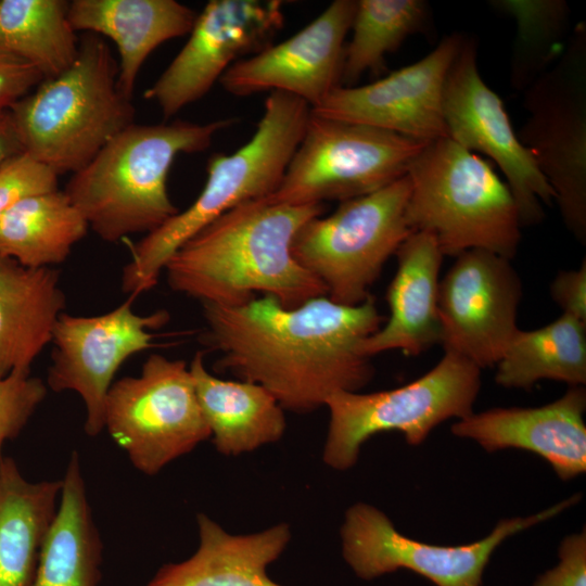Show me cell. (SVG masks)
I'll use <instances>...</instances> for the list:
<instances>
[{
    "label": "cell",
    "mask_w": 586,
    "mask_h": 586,
    "mask_svg": "<svg viewBox=\"0 0 586 586\" xmlns=\"http://www.w3.org/2000/svg\"><path fill=\"white\" fill-rule=\"evenodd\" d=\"M408 175L362 196L340 202L330 215L306 221L292 241L295 260L335 303L355 306L370 296L387 259L412 232L406 209Z\"/></svg>",
    "instance_id": "7"
},
{
    "label": "cell",
    "mask_w": 586,
    "mask_h": 586,
    "mask_svg": "<svg viewBox=\"0 0 586 586\" xmlns=\"http://www.w3.org/2000/svg\"><path fill=\"white\" fill-rule=\"evenodd\" d=\"M464 37L446 36L424 58L364 86H339L310 109L321 117L362 124L422 142L447 138L443 88Z\"/></svg>",
    "instance_id": "17"
},
{
    "label": "cell",
    "mask_w": 586,
    "mask_h": 586,
    "mask_svg": "<svg viewBox=\"0 0 586 586\" xmlns=\"http://www.w3.org/2000/svg\"><path fill=\"white\" fill-rule=\"evenodd\" d=\"M280 0H211L179 53L146 89L167 119L202 99L238 61L271 44L283 27Z\"/></svg>",
    "instance_id": "14"
},
{
    "label": "cell",
    "mask_w": 586,
    "mask_h": 586,
    "mask_svg": "<svg viewBox=\"0 0 586 586\" xmlns=\"http://www.w3.org/2000/svg\"><path fill=\"white\" fill-rule=\"evenodd\" d=\"M550 294L562 314L586 322V262L574 270L560 271L550 285Z\"/></svg>",
    "instance_id": "36"
},
{
    "label": "cell",
    "mask_w": 586,
    "mask_h": 586,
    "mask_svg": "<svg viewBox=\"0 0 586 586\" xmlns=\"http://www.w3.org/2000/svg\"><path fill=\"white\" fill-rule=\"evenodd\" d=\"M480 387L481 369L445 353L429 372L404 386L364 394L336 392L324 403L330 421L323 460L333 469H349L361 445L387 431H399L408 444L419 445L443 421L470 416Z\"/></svg>",
    "instance_id": "8"
},
{
    "label": "cell",
    "mask_w": 586,
    "mask_h": 586,
    "mask_svg": "<svg viewBox=\"0 0 586 586\" xmlns=\"http://www.w3.org/2000/svg\"><path fill=\"white\" fill-rule=\"evenodd\" d=\"M59 190V175L26 153L0 165V217L22 200Z\"/></svg>",
    "instance_id": "33"
},
{
    "label": "cell",
    "mask_w": 586,
    "mask_h": 586,
    "mask_svg": "<svg viewBox=\"0 0 586 586\" xmlns=\"http://www.w3.org/2000/svg\"><path fill=\"white\" fill-rule=\"evenodd\" d=\"M198 526L196 551L184 561L164 564L148 586H282L268 576L267 568L290 540L286 524L232 535L200 513Z\"/></svg>",
    "instance_id": "22"
},
{
    "label": "cell",
    "mask_w": 586,
    "mask_h": 586,
    "mask_svg": "<svg viewBox=\"0 0 586 586\" xmlns=\"http://www.w3.org/2000/svg\"><path fill=\"white\" fill-rule=\"evenodd\" d=\"M397 268L386 294L390 316L362 344L372 357L400 349L417 356L440 344V270L444 255L433 235L411 232L395 253Z\"/></svg>",
    "instance_id": "20"
},
{
    "label": "cell",
    "mask_w": 586,
    "mask_h": 586,
    "mask_svg": "<svg viewBox=\"0 0 586 586\" xmlns=\"http://www.w3.org/2000/svg\"><path fill=\"white\" fill-rule=\"evenodd\" d=\"M406 217L433 235L443 255L482 249L512 259L521 241L508 184L477 154L449 138L428 142L411 162Z\"/></svg>",
    "instance_id": "6"
},
{
    "label": "cell",
    "mask_w": 586,
    "mask_h": 586,
    "mask_svg": "<svg viewBox=\"0 0 586 586\" xmlns=\"http://www.w3.org/2000/svg\"><path fill=\"white\" fill-rule=\"evenodd\" d=\"M22 152L9 110L0 112V165Z\"/></svg>",
    "instance_id": "37"
},
{
    "label": "cell",
    "mask_w": 586,
    "mask_h": 586,
    "mask_svg": "<svg viewBox=\"0 0 586 586\" xmlns=\"http://www.w3.org/2000/svg\"><path fill=\"white\" fill-rule=\"evenodd\" d=\"M42 80L31 65L0 48V112L9 110Z\"/></svg>",
    "instance_id": "35"
},
{
    "label": "cell",
    "mask_w": 586,
    "mask_h": 586,
    "mask_svg": "<svg viewBox=\"0 0 586 586\" xmlns=\"http://www.w3.org/2000/svg\"><path fill=\"white\" fill-rule=\"evenodd\" d=\"M237 122L133 123L73 174L64 192L103 241L149 234L178 213L167 191L176 156L205 151L216 133Z\"/></svg>",
    "instance_id": "3"
},
{
    "label": "cell",
    "mask_w": 586,
    "mask_h": 586,
    "mask_svg": "<svg viewBox=\"0 0 586 586\" xmlns=\"http://www.w3.org/2000/svg\"><path fill=\"white\" fill-rule=\"evenodd\" d=\"M443 116L447 138L494 161L515 201L521 226L543 220L555 194L514 132L502 100L482 79L474 39L464 38L445 78Z\"/></svg>",
    "instance_id": "13"
},
{
    "label": "cell",
    "mask_w": 586,
    "mask_h": 586,
    "mask_svg": "<svg viewBox=\"0 0 586 586\" xmlns=\"http://www.w3.org/2000/svg\"><path fill=\"white\" fill-rule=\"evenodd\" d=\"M585 410V388L570 386L559 399L540 407L472 412L454 423L451 432L487 451H532L548 461L560 479L570 480L586 470Z\"/></svg>",
    "instance_id": "19"
},
{
    "label": "cell",
    "mask_w": 586,
    "mask_h": 586,
    "mask_svg": "<svg viewBox=\"0 0 586 586\" xmlns=\"http://www.w3.org/2000/svg\"><path fill=\"white\" fill-rule=\"evenodd\" d=\"M89 225L64 191L26 198L0 217V255L24 267L63 263Z\"/></svg>",
    "instance_id": "27"
},
{
    "label": "cell",
    "mask_w": 586,
    "mask_h": 586,
    "mask_svg": "<svg viewBox=\"0 0 586 586\" xmlns=\"http://www.w3.org/2000/svg\"><path fill=\"white\" fill-rule=\"evenodd\" d=\"M104 429L150 476L211 437L189 366L161 354H151L139 375L112 384Z\"/></svg>",
    "instance_id": "11"
},
{
    "label": "cell",
    "mask_w": 586,
    "mask_h": 586,
    "mask_svg": "<svg viewBox=\"0 0 586 586\" xmlns=\"http://www.w3.org/2000/svg\"><path fill=\"white\" fill-rule=\"evenodd\" d=\"M61 487L29 481L13 458H0V586H31Z\"/></svg>",
    "instance_id": "26"
},
{
    "label": "cell",
    "mask_w": 586,
    "mask_h": 586,
    "mask_svg": "<svg viewBox=\"0 0 586 586\" xmlns=\"http://www.w3.org/2000/svg\"><path fill=\"white\" fill-rule=\"evenodd\" d=\"M323 204L291 205L268 198L240 204L186 241L164 267L174 291L201 305L233 307L262 295L293 308L327 295L293 257L297 230Z\"/></svg>",
    "instance_id": "2"
},
{
    "label": "cell",
    "mask_w": 586,
    "mask_h": 586,
    "mask_svg": "<svg viewBox=\"0 0 586 586\" xmlns=\"http://www.w3.org/2000/svg\"><path fill=\"white\" fill-rule=\"evenodd\" d=\"M440 280V344L480 369L495 366L519 330L522 282L511 259L472 249Z\"/></svg>",
    "instance_id": "15"
},
{
    "label": "cell",
    "mask_w": 586,
    "mask_h": 586,
    "mask_svg": "<svg viewBox=\"0 0 586 586\" xmlns=\"http://www.w3.org/2000/svg\"><path fill=\"white\" fill-rule=\"evenodd\" d=\"M202 308L201 341L219 354L214 369L259 384L284 410L310 412L336 392H358L373 375L361 351L382 324L373 296L348 306L323 295L286 308L262 295Z\"/></svg>",
    "instance_id": "1"
},
{
    "label": "cell",
    "mask_w": 586,
    "mask_h": 586,
    "mask_svg": "<svg viewBox=\"0 0 586 586\" xmlns=\"http://www.w3.org/2000/svg\"><path fill=\"white\" fill-rule=\"evenodd\" d=\"M47 393V384L30 372L0 378V458L4 444L21 434Z\"/></svg>",
    "instance_id": "32"
},
{
    "label": "cell",
    "mask_w": 586,
    "mask_h": 586,
    "mask_svg": "<svg viewBox=\"0 0 586 586\" xmlns=\"http://www.w3.org/2000/svg\"><path fill=\"white\" fill-rule=\"evenodd\" d=\"M61 481L58 509L42 543L31 586H98L103 546L76 451Z\"/></svg>",
    "instance_id": "25"
},
{
    "label": "cell",
    "mask_w": 586,
    "mask_h": 586,
    "mask_svg": "<svg viewBox=\"0 0 586 586\" xmlns=\"http://www.w3.org/2000/svg\"><path fill=\"white\" fill-rule=\"evenodd\" d=\"M493 5L517 21L510 82L524 92L563 53L569 7L563 0H500Z\"/></svg>",
    "instance_id": "31"
},
{
    "label": "cell",
    "mask_w": 586,
    "mask_h": 586,
    "mask_svg": "<svg viewBox=\"0 0 586 586\" xmlns=\"http://www.w3.org/2000/svg\"><path fill=\"white\" fill-rule=\"evenodd\" d=\"M428 17L429 7L422 0H358L344 49L341 86L351 87L367 72H382L386 54L422 30Z\"/></svg>",
    "instance_id": "30"
},
{
    "label": "cell",
    "mask_w": 586,
    "mask_h": 586,
    "mask_svg": "<svg viewBox=\"0 0 586 586\" xmlns=\"http://www.w3.org/2000/svg\"><path fill=\"white\" fill-rule=\"evenodd\" d=\"M356 4L333 1L292 37L234 63L219 82L238 97L284 92L310 109L319 105L341 86L345 39Z\"/></svg>",
    "instance_id": "18"
},
{
    "label": "cell",
    "mask_w": 586,
    "mask_h": 586,
    "mask_svg": "<svg viewBox=\"0 0 586 586\" xmlns=\"http://www.w3.org/2000/svg\"><path fill=\"white\" fill-rule=\"evenodd\" d=\"M395 132L310 111L278 189L268 199L291 205L347 201L405 176L425 145Z\"/></svg>",
    "instance_id": "10"
},
{
    "label": "cell",
    "mask_w": 586,
    "mask_h": 586,
    "mask_svg": "<svg viewBox=\"0 0 586 586\" xmlns=\"http://www.w3.org/2000/svg\"><path fill=\"white\" fill-rule=\"evenodd\" d=\"M118 65L106 42L86 33L75 62L42 80L10 109L23 153L56 175L82 169L136 110L117 86Z\"/></svg>",
    "instance_id": "5"
},
{
    "label": "cell",
    "mask_w": 586,
    "mask_h": 586,
    "mask_svg": "<svg viewBox=\"0 0 586 586\" xmlns=\"http://www.w3.org/2000/svg\"><path fill=\"white\" fill-rule=\"evenodd\" d=\"M559 557V564L538 576L534 586H586L585 530L562 540Z\"/></svg>",
    "instance_id": "34"
},
{
    "label": "cell",
    "mask_w": 586,
    "mask_h": 586,
    "mask_svg": "<svg viewBox=\"0 0 586 586\" xmlns=\"http://www.w3.org/2000/svg\"><path fill=\"white\" fill-rule=\"evenodd\" d=\"M310 106L284 92H270L253 137L232 154H214L195 201L131 246L122 288L137 296L152 289L170 256L227 211L269 198L280 186L304 135Z\"/></svg>",
    "instance_id": "4"
},
{
    "label": "cell",
    "mask_w": 586,
    "mask_h": 586,
    "mask_svg": "<svg viewBox=\"0 0 586 586\" xmlns=\"http://www.w3.org/2000/svg\"><path fill=\"white\" fill-rule=\"evenodd\" d=\"M65 306L60 273L0 255V378L30 372Z\"/></svg>",
    "instance_id": "23"
},
{
    "label": "cell",
    "mask_w": 586,
    "mask_h": 586,
    "mask_svg": "<svg viewBox=\"0 0 586 586\" xmlns=\"http://www.w3.org/2000/svg\"><path fill=\"white\" fill-rule=\"evenodd\" d=\"M497 384L531 390L540 380L586 383V322L561 314L535 330H518L496 364Z\"/></svg>",
    "instance_id": "28"
},
{
    "label": "cell",
    "mask_w": 586,
    "mask_h": 586,
    "mask_svg": "<svg viewBox=\"0 0 586 586\" xmlns=\"http://www.w3.org/2000/svg\"><path fill=\"white\" fill-rule=\"evenodd\" d=\"M198 400L213 444L224 455H239L279 441L286 426L284 409L263 386L213 375L198 352L189 365Z\"/></svg>",
    "instance_id": "24"
},
{
    "label": "cell",
    "mask_w": 586,
    "mask_h": 586,
    "mask_svg": "<svg viewBox=\"0 0 586 586\" xmlns=\"http://www.w3.org/2000/svg\"><path fill=\"white\" fill-rule=\"evenodd\" d=\"M135 296L113 310L91 317L62 313L52 331V362L47 386L53 392L77 393L86 407L85 431L95 436L104 430V407L113 379L130 356L153 346V330L169 315L158 310L138 315Z\"/></svg>",
    "instance_id": "16"
},
{
    "label": "cell",
    "mask_w": 586,
    "mask_h": 586,
    "mask_svg": "<svg viewBox=\"0 0 586 586\" xmlns=\"http://www.w3.org/2000/svg\"><path fill=\"white\" fill-rule=\"evenodd\" d=\"M196 15L175 0H74L68 4L75 31L101 35L116 44L117 86L129 100L149 55L162 43L189 35Z\"/></svg>",
    "instance_id": "21"
},
{
    "label": "cell",
    "mask_w": 586,
    "mask_h": 586,
    "mask_svg": "<svg viewBox=\"0 0 586 586\" xmlns=\"http://www.w3.org/2000/svg\"><path fill=\"white\" fill-rule=\"evenodd\" d=\"M578 499L577 494L531 517L501 520L486 537L460 546L411 539L400 534L382 511L359 502L345 513L343 557L364 579L408 569L436 586H480L492 553L506 538L555 517Z\"/></svg>",
    "instance_id": "12"
},
{
    "label": "cell",
    "mask_w": 586,
    "mask_h": 586,
    "mask_svg": "<svg viewBox=\"0 0 586 586\" xmlns=\"http://www.w3.org/2000/svg\"><path fill=\"white\" fill-rule=\"evenodd\" d=\"M68 4L64 0H0V48L31 65L43 80L62 74L79 52Z\"/></svg>",
    "instance_id": "29"
},
{
    "label": "cell",
    "mask_w": 586,
    "mask_h": 586,
    "mask_svg": "<svg viewBox=\"0 0 586 586\" xmlns=\"http://www.w3.org/2000/svg\"><path fill=\"white\" fill-rule=\"evenodd\" d=\"M528 116L518 138L555 194L566 229L586 242V26L524 92Z\"/></svg>",
    "instance_id": "9"
}]
</instances>
